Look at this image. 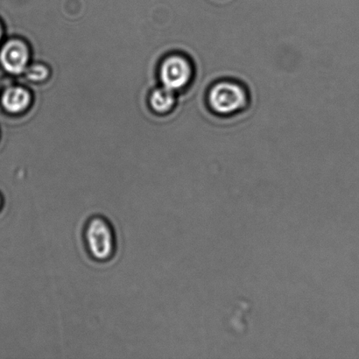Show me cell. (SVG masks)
<instances>
[{"mask_svg": "<svg viewBox=\"0 0 359 359\" xmlns=\"http://www.w3.org/2000/svg\"><path fill=\"white\" fill-rule=\"evenodd\" d=\"M48 75V69L45 68L44 66L42 65H36L31 67L29 69L27 70V76L28 79L34 81H41L43 80Z\"/></svg>", "mask_w": 359, "mask_h": 359, "instance_id": "obj_7", "label": "cell"}, {"mask_svg": "<svg viewBox=\"0 0 359 359\" xmlns=\"http://www.w3.org/2000/svg\"><path fill=\"white\" fill-rule=\"evenodd\" d=\"M83 242L88 253L97 262H107L117 250V238L114 226L107 217L95 215L83 228Z\"/></svg>", "mask_w": 359, "mask_h": 359, "instance_id": "obj_1", "label": "cell"}, {"mask_svg": "<svg viewBox=\"0 0 359 359\" xmlns=\"http://www.w3.org/2000/svg\"><path fill=\"white\" fill-rule=\"evenodd\" d=\"M175 103L174 90L165 87L158 89L151 97V104L158 112H165L170 110Z\"/></svg>", "mask_w": 359, "mask_h": 359, "instance_id": "obj_6", "label": "cell"}, {"mask_svg": "<svg viewBox=\"0 0 359 359\" xmlns=\"http://www.w3.org/2000/svg\"><path fill=\"white\" fill-rule=\"evenodd\" d=\"M0 35H1V29H0Z\"/></svg>", "mask_w": 359, "mask_h": 359, "instance_id": "obj_9", "label": "cell"}, {"mask_svg": "<svg viewBox=\"0 0 359 359\" xmlns=\"http://www.w3.org/2000/svg\"><path fill=\"white\" fill-rule=\"evenodd\" d=\"M2 205V199L1 197H0V208H1Z\"/></svg>", "mask_w": 359, "mask_h": 359, "instance_id": "obj_8", "label": "cell"}, {"mask_svg": "<svg viewBox=\"0 0 359 359\" xmlns=\"http://www.w3.org/2000/svg\"><path fill=\"white\" fill-rule=\"evenodd\" d=\"M246 97L244 90L238 84L221 83L212 88L210 103L215 111L230 114L244 107Z\"/></svg>", "mask_w": 359, "mask_h": 359, "instance_id": "obj_2", "label": "cell"}, {"mask_svg": "<svg viewBox=\"0 0 359 359\" xmlns=\"http://www.w3.org/2000/svg\"><path fill=\"white\" fill-rule=\"evenodd\" d=\"M29 93L22 88H11L4 93L2 104L6 111L17 114L22 111L29 104Z\"/></svg>", "mask_w": 359, "mask_h": 359, "instance_id": "obj_5", "label": "cell"}, {"mask_svg": "<svg viewBox=\"0 0 359 359\" xmlns=\"http://www.w3.org/2000/svg\"><path fill=\"white\" fill-rule=\"evenodd\" d=\"M29 54L27 46L20 41H11L4 46L0 53V61L7 72L20 74L27 65Z\"/></svg>", "mask_w": 359, "mask_h": 359, "instance_id": "obj_4", "label": "cell"}, {"mask_svg": "<svg viewBox=\"0 0 359 359\" xmlns=\"http://www.w3.org/2000/svg\"><path fill=\"white\" fill-rule=\"evenodd\" d=\"M161 76L165 87L172 90H179L189 83L191 68L186 59L172 56L163 62Z\"/></svg>", "mask_w": 359, "mask_h": 359, "instance_id": "obj_3", "label": "cell"}]
</instances>
